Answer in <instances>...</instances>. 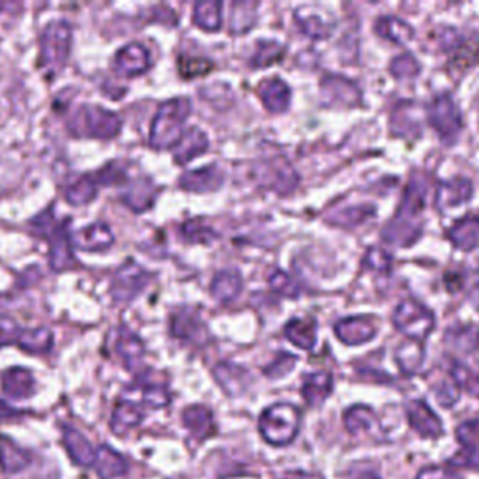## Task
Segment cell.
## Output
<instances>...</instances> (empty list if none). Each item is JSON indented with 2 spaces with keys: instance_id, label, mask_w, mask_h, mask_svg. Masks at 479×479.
Returning <instances> with one entry per match:
<instances>
[{
  "instance_id": "cell-1",
  "label": "cell",
  "mask_w": 479,
  "mask_h": 479,
  "mask_svg": "<svg viewBox=\"0 0 479 479\" xmlns=\"http://www.w3.org/2000/svg\"><path fill=\"white\" fill-rule=\"evenodd\" d=\"M429 189V182L425 175L418 173L410 180L403 203L399 207V212L393 221L388 223L382 236L386 242L393 246H410L412 242L420 238L423 227H421V210L425 205V195Z\"/></svg>"
},
{
  "instance_id": "cell-2",
  "label": "cell",
  "mask_w": 479,
  "mask_h": 479,
  "mask_svg": "<svg viewBox=\"0 0 479 479\" xmlns=\"http://www.w3.org/2000/svg\"><path fill=\"white\" fill-rule=\"evenodd\" d=\"M189 112L191 103L187 98H173L159 105L150 126V146L155 150L175 148L184 135V124Z\"/></svg>"
},
{
  "instance_id": "cell-3",
  "label": "cell",
  "mask_w": 479,
  "mask_h": 479,
  "mask_svg": "<svg viewBox=\"0 0 479 479\" xmlns=\"http://www.w3.org/2000/svg\"><path fill=\"white\" fill-rule=\"evenodd\" d=\"M68 128L77 137L114 139L122 130V120L101 105H81L69 116Z\"/></svg>"
},
{
  "instance_id": "cell-4",
  "label": "cell",
  "mask_w": 479,
  "mask_h": 479,
  "mask_svg": "<svg viewBox=\"0 0 479 479\" xmlns=\"http://www.w3.org/2000/svg\"><path fill=\"white\" fill-rule=\"evenodd\" d=\"M71 25L64 19H55L42 30V39H39V68L48 75L53 77L66 66L71 51Z\"/></svg>"
},
{
  "instance_id": "cell-5",
  "label": "cell",
  "mask_w": 479,
  "mask_h": 479,
  "mask_svg": "<svg viewBox=\"0 0 479 479\" xmlns=\"http://www.w3.org/2000/svg\"><path fill=\"white\" fill-rule=\"evenodd\" d=\"M30 227L48 236L49 240V262L55 271H64L71 270L77 261L73 257V242H71V234L68 232V225L59 223L53 218L51 210H46L39 216H36L30 221Z\"/></svg>"
},
{
  "instance_id": "cell-6",
  "label": "cell",
  "mask_w": 479,
  "mask_h": 479,
  "mask_svg": "<svg viewBox=\"0 0 479 479\" xmlns=\"http://www.w3.org/2000/svg\"><path fill=\"white\" fill-rule=\"evenodd\" d=\"M300 410L289 403H279L266 409L261 416L259 429L264 441L271 446L291 444L300 429Z\"/></svg>"
},
{
  "instance_id": "cell-7",
  "label": "cell",
  "mask_w": 479,
  "mask_h": 479,
  "mask_svg": "<svg viewBox=\"0 0 479 479\" xmlns=\"http://www.w3.org/2000/svg\"><path fill=\"white\" fill-rule=\"evenodd\" d=\"M393 325L414 341H423L434 328V314L416 300H405L397 305Z\"/></svg>"
},
{
  "instance_id": "cell-8",
  "label": "cell",
  "mask_w": 479,
  "mask_h": 479,
  "mask_svg": "<svg viewBox=\"0 0 479 479\" xmlns=\"http://www.w3.org/2000/svg\"><path fill=\"white\" fill-rule=\"evenodd\" d=\"M150 283V273L135 261H126L120 266L111 282V294L116 302L135 300Z\"/></svg>"
},
{
  "instance_id": "cell-9",
  "label": "cell",
  "mask_w": 479,
  "mask_h": 479,
  "mask_svg": "<svg viewBox=\"0 0 479 479\" xmlns=\"http://www.w3.org/2000/svg\"><path fill=\"white\" fill-rule=\"evenodd\" d=\"M427 114H429L431 126L441 133V137L446 143H453L457 139L463 128V122H461V112L455 101L452 100V96L444 94V96L434 98V101L427 109Z\"/></svg>"
},
{
  "instance_id": "cell-10",
  "label": "cell",
  "mask_w": 479,
  "mask_h": 479,
  "mask_svg": "<svg viewBox=\"0 0 479 479\" xmlns=\"http://www.w3.org/2000/svg\"><path fill=\"white\" fill-rule=\"evenodd\" d=\"M259 180L279 193H291L298 186V175L279 155L262 162V167H259Z\"/></svg>"
},
{
  "instance_id": "cell-11",
  "label": "cell",
  "mask_w": 479,
  "mask_h": 479,
  "mask_svg": "<svg viewBox=\"0 0 479 479\" xmlns=\"http://www.w3.org/2000/svg\"><path fill=\"white\" fill-rule=\"evenodd\" d=\"M457 441L463 450L450 461L457 466H468L479 470V421H464L457 427Z\"/></svg>"
},
{
  "instance_id": "cell-12",
  "label": "cell",
  "mask_w": 479,
  "mask_h": 479,
  "mask_svg": "<svg viewBox=\"0 0 479 479\" xmlns=\"http://www.w3.org/2000/svg\"><path fill=\"white\" fill-rule=\"evenodd\" d=\"M171 334L176 339L195 343V345H203L208 341V332H207L205 323L201 321V316L189 309H182L173 314Z\"/></svg>"
},
{
  "instance_id": "cell-13",
  "label": "cell",
  "mask_w": 479,
  "mask_h": 479,
  "mask_svg": "<svg viewBox=\"0 0 479 479\" xmlns=\"http://www.w3.org/2000/svg\"><path fill=\"white\" fill-rule=\"evenodd\" d=\"M150 53L141 44H128L114 55L112 68L120 77H135L150 68Z\"/></svg>"
},
{
  "instance_id": "cell-14",
  "label": "cell",
  "mask_w": 479,
  "mask_h": 479,
  "mask_svg": "<svg viewBox=\"0 0 479 479\" xmlns=\"http://www.w3.org/2000/svg\"><path fill=\"white\" fill-rule=\"evenodd\" d=\"M323 94L326 103H337L345 107L359 105L362 103V92H359L357 85L352 83L350 79L341 75H326L323 79Z\"/></svg>"
},
{
  "instance_id": "cell-15",
  "label": "cell",
  "mask_w": 479,
  "mask_h": 479,
  "mask_svg": "<svg viewBox=\"0 0 479 479\" xmlns=\"http://www.w3.org/2000/svg\"><path fill=\"white\" fill-rule=\"evenodd\" d=\"M71 242L81 251H105L112 246L114 236L107 223H92L71 234Z\"/></svg>"
},
{
  "instance_id": "cell-16",
  "label": "cell",
  "mask_w": 479,
  "mask_h": 479,
  "mask_svg": "<svg viewBox=\"0 0 479 479\" xmlns=\"http://www.w3.org/2000/svg\"><path fill=\"white\" fill-rule=\"evenodd\" d=\"M407 416L416 432H420L425 438H438L444 432L442 421L429 409L425 401H412L407 407Z\"/></svg>"
},
{
  "instance_id": "cell-17",
  "label": "cell",
  "mask_w": 479,
  "mask_h": 479,
  "mask_svg": "<svg viewBox=\"0 0 479 479\" xmlns=\"http://www.w3.org/2000/svg\"><path fill=\"white\" fill-rule=\"evenodd\" d=\"M62 444H64L66 452L69 453V457L75 464L94 466L96 450L87 441V436L83 432H79L77 429H73L69 425H64L62 427Z\"/></svg>"
},
{
  "instance_id": "cell-18",
  "label": "cell",
  "mask_w": 479,
  "mask_h": 479,
  "mask_svg": "<svg viewBox=\"0 0 479 479\" xmlns=\"http://www.w3.org/2000/svg\"><path fill=\"white\" fill-rule=\"evenodd\" d=\"M474 186L466 178H455L450 182H442L436 191V208L450 210L453 207H461L472 198Z\"/></svg>"
},
{
  "instance_id": "cell-19",
  "label": "cell",
  "mask_w": 479,
  "mask_h": 479,
  "mask_svg": "<svg viewBox=\"0 0 479 479\" xmlns=\"http://www.w3.org/2000/svg\"><path fill=\"white\" fill-rule=\"evenodd\" d=\"M335 335L346 345H362L377 335V328L367 316H352L335 326Z\"/></svg>"
},
{
  "instance_id": "cell-20",
  "label": "cell",
  "mask_w": 479,
  "mask_h": 479,
  "mask_svg": "<svg viewBox=\"0 0 479 479\" xmlns=\"http://www.w3.org/2000/svg\"><path fill=\"white\" fill-rule=\"evenodd\" d=\"M223 184V173L218 165L189 171L180 176V187L191 193H212Z\"/></svg>"
},
{
  "instance_id": "cell-21",
  "label": "cell",
  "mask_w": 479,
  "mask_h": 479,
  "mask_svg": "<svg viewBox=\"0 0 479 479\" xmlns=\"http://www.w3.org/2000/svg\"><path fill=\"white\" fill-rule=\"evenodd\" d=\"M98 187L100 184L94 173H87V175H79L69 184H66L62 187V193L66 203H69L71 207H85L90 201H94L98 195Z\"/></svg>"
},
{
  "instance_id": "cell-22",
  "label": "cell",
  "mask_w": 479,
  "mask_h": 479,
  "mask_svg": "<svg viewBox=\"0 0 479 479\" xmlns=\"http://www.w3.org/2000/svg\"><path fill=\"white\" fill-rule=\"evenodd\" d=\"M155 195L157 187L150 178L130 180L128 189L122 193V203L133 212H144L154 205Z\"/></svg>"
},
{
  "instance_id": "cell-23",
  "label": "cell",
  "mask_w": 479,
  "mask_h": 479,
  "mask_svg": "<svg viewBox=\"0 0 479 479\" xmlns=\"http://www.w3.org/2000/svg\"><path fill=\"white\" fill-rule=\"evenodd\" d=\"M259 96L266 109L271 112H283L291 105V89L277 77L266 79V81L259 85Z\"/></svg>"
},
{
  "instance_id": "cell-24",
  "label": "cell",
  "mask_w": 479,
  "mask_h": 479,
  "mask_svg": "<svg viewBox=\"0 0 479 479\" xmlns=\"http://www.w3.org/2000/svg\"><path fill=\"white\" fill-rule=\"evenodd\" d=\"M173 150H175V162L178 165H186L191 162V159L208 150V137L198 128H189L187 132H184V135L180 137V141Z\"/></svg>"
},
{
  "instance_id": "cell-25",
  "label": "cell",
  "mask_w": 479,
  "mask_h": 479,
  "mask_svg": "<svg viewBox=\"0 0 479 479\" xmlns=\"http://www.w3.org/2000/svg\"><path fill=\"white\" fill-rule=\"evenodd\" d=\"M0 384L3 391L12 399H27L34 393L36 382L28 369L25 367H10L0 375Z\"/></svg>"
},
{
  "instance_id": "cell-26",
  "label": "cell",
  "mask_w": 479,
  "mask_h": 479,
  "mask_svg": "<svg viewBox=\"0 0 479 479\" xmlns=\"http://www.w3.org/2000/svg\"><path fill=\"white\" fill-rule=\"evenodd\" d=\"M448 238L452 244L463 251H472L479 248V218L477 216H466L459 219L450 230Z\"/></svg>"
},
{
  "instance_id": "cell-27",
  "label": "cell",
  "mask_w": 479,
  "mask_h": 479,
  "mask_svg": "<svg viewBox=\"0 0 479 479\" xmlns=\"http://www.w3.org/2000/svg\"><path fill=\"white\" fill-rule=\"evenodd\" d=\"M184 425L189 429V432L198 438V441H205V438L212 436L216 432V425H214V416L212 412L203 407V405H193L187 407L182 414Z\"/></svg>"
},
{
  "instance_id": "cell-28",
  "label": "cell",
  "mask_w": 479,
  "mask_h": 479,
  "mask_svg": "<svg viewBox=\"0 0 479 479\" xmlns=\"http://www.w3.org/2000/svg\"><path fill=\"white\" fill-rule=\"evenodd\" d=\"M345 425L352 434L380 436V423L367 407H352L345 412Z\"/></svg>"
},
{
  "instance_id": "cell-29",
  "label": "cell",
  "mask_w": 479,
  "mask_h": 479,
  "mask_svg": "<svg viewBox=\"0 0 479 479\" xmlns=\"http://www.w3.org/2000/svg\"><path fill=\"white\" fill-rule=\"evenodd\" d=\"M116 350L122 357V362L128 369H135L141 362H143V356H144V343L143 339L130 332L128 328H122L118 334V341H116Z\"/></svg>"
},
{
  "instance_id": "cell-30",
  "label": "cell",
  "mask_w": 479,
  "mask_h": 479,
  "mask_svg": "<svg viewBox=\"0 0 479 479\" xmlns=\"http://www.w3.org/2000/svg\"><path fill=\"white\" fill-rule=\"evenodd\" d=\"M375 30L380 37H384V39H388V42H393L397 46H407L414 37V30L409 23H405L403 19H399V17H391V16L380 17L375 25Z\"/></svg>"
},
{
  "instance_id": "cell-31",
  "label": "cell",
  "mask_w": 479,
  "mask_h": 479,
  "mask_svg": "<svg viewBox=\"0 0 479 479\" xmlns=\"http://www.w3.org/2000/svg\"><path fill=\"white\" fill-rule=\"evenodd\" d=\"M296 21L300 23L302 30L311 37H328L332 34L334 23L328 21L321 12H316L311 6H302L296 10Z\"/></svg>"
},
{
  "instance_id": "cell-32",
  "label": "cell",
  "mask_w": 479,
  "mask_h": 479,
  "mask_svg": "<svg viewBox=\"0 0 479 479\" xmlns=\"http://www.w3.org/2000/svg\"><path fill=\"white\" fill-rule=\"evenodd\" d=\"M94 468L98 470V475L101 479H114V477H120V475L126 474L128 463L122 455L116 453L112 448L101 446V448L96 450Z\"/></svg>"
},
{
  "instance_id": "cell-33",
  "label": "cell",
  "mask_w": 479,
  "mask_h": 479,
  "mask_svg": "<svg viewBox=\"0 0 479 479\" xmlns=\"http://www.w3.org/2000/svg\"><path fill=\"white\" fill-rule=\"evenodd\" d=\"M391 128L401 137L418 135L421 130V122H420V116L416 114V103H409V101L399 103L393 111Z\"/></svg>"
},
{
  "instance_id": "cell-34",
  "label": "cell",
  "mask_w": 479,
  "mask_h": 479,
  "mask_svg": "<svg viewBox=\"0 0 479 479\" xmlns=\"http://www.w3.org/2000/svg\"><path fill=\"white\" fill-rule=\"evenodd\" d=\"M240 291H242V275H240L236 270L219 271L210 285L212 296L223 303L236 300Z\"/></svg>"
},
{
  "instance_id": "cell-35",
  "label": "cell",
  "mask_w": 479,
  "mask_h": 479,
  "mask_svg": "<svg viewBox=\"0 0 479 479\" xmlns=\"http://www.w3.org/2000/svg\"><path fill=\"white\" fill-rule=\"evenodd\" d=\"M332 377L328 373H313L305 378L302 395L309 407H318L326 401V397L332 393Z\"/></svg>"
},
{
  "instance_id": "cell-36",
  "label": "cell",
  "mask_w": 479,
  "mask_h": 479,
  "mask_svg": "<svg viewBox=\"0 0 479 479\" xmlns=\"http://www.w3.org/2000/svg\"><path fill=\"white\" fill-rule=\"evenodd\" d=\"M214 377L229 395H240L246 391L250 382L248 373L234 364H219L214 371Z\"/></svg>"
},
{
  "instance_id": "cell-37",
  "label": "cell",
  "mask_w": 479,
  "mask_h": 479,
  "mask_svg": "<svg viewBox=\"0 0 479 479\" xmlns=\"http://www.w3.org/2000/svg\"><path fill=\"white\" fill-rule=\"evenodd\" d=\"M144 414L143 409L132 401H120L114 410H112V418H111V429L116 434H124L126 431L137 427L143 421Z\"/></svg>"
},
{
  "instance_id": "cell-38",
  "label": "cell",
  "mask_w": 479,
  "mask_h": 479,
  "mask_svg": "<svg viewBox=\"0 0 479 479\" xmlns=\"http://www.w3.org/2000/svg\"><path fill=\"white\" fill-rule=\"evenodd\" d=\"M30 464V453L19 448L10 438L3 436L0 438V468L6 474L21 472Z\"/></svg>"
},
{
  "instance_id": "cell-39",
  "label": "cell",
  "mask_w": 479,
  "mask_h": 479,
  "mask_svg": "<svg viewBox=\"0 0 479 479\" xmlns=\"http://www.w3.org/2000/svg\"><path fill=\"white\" fill-rule=\"evenodd\" d=\"M423 356H425L423 345L420 341H414V339L401 343V346L397 348V354H395L397 366L405 375H414L421 367Z\"/></svg>"
},
{
  "instance_id": "cell-40",
  "label": "cell",
  "mask_w": 479,
  "mask_h": 479,
  "mask_svg": "<svg viewBox=\"0 0 479 479\" xmlns=\"http://www.w3.org/2000/svg\"><path fill=\"white\" fill-rule=\"evenodd\" d=\"M17 346L28 354H46L53 346V332L49 328L21 330Z\"/></svg>"
},
{
  "instance_id": "cell-41",
  "label": "cell",
  "mask_w": 479,
  "mask_h": 479,
  "mask_svg": "<svg viewBox=\"0 0 479 479\" xmlns=\"http://www.w3.org/2000/svg\"><path fill=\"white\" fill-rule=\"evenodd\" d=\"M193 21L207 32H216L221 27V3L216 0H205L197 3L193 8Z\"/></svg>"
},
{
  "instance_id": "cell-42",
  "label": "cell",
  "mask_w": 479,
  "mask_h": 479,
  "mask_svg": "<svg viewBox=\"0 0 479 479\" xmlns=\"http://www.w3.org/2000/svg\"><path fill=\"white\" fill-rule=\"evenodd\" d=\"M373 216H375V207L364 205V207H348V208L334 210L326 216V219L339 227H357L371 219Z\"/></svg>"
},
{
  "instance_id": "cell-43",
  "label": "cell",
  "mask_w": 479,
  "mask_h": 479,
  "mask_svg": "<svg viewBox=\"0 0 479 479\" xmlns=\"http://www.w3.org/2000/svg\"><path fill=\"white\" fill-rule=\"evenodd\" d=\"M139 389L143 393V403L150 409H164L169 405L171 395L162 382H152L148 377H141L137 380Z\"/></svg>"
},
{
  "instance_id": "cell-44",
  "label": "cell",
  "mask_w": 479,
  "mask_h": 479,
  "mask_svg": "<svg viewBox=\"0 0 479 479\" xmlns=\"http://www.w3.org/2000/svg\"><path fill=\"white\" fill-rule=\"evenodd\" d=\"M257 21L255 3H234L230 6V32L244 34L250 32Z\"/></svg>"
},
{
  "instance_id": "cell-45",
  "label": "cell",
  "mask_w": 479,
  "mask_h": 479,
  "mask_svg": "<svg viewBox=\"0 0 479 479\" xmlns=\"http://www.w3.org/2000/svg\"><path fill=\"white\" fill-rule=\"evenodd\" d=\"M285 335L300 348H313L316 343V330L313 321L305 318H294L285 326Z\"/></svg>"
},
{
  "instance_id": "cell-46",
  "label": "cell",
  "mask_w": 479,
  "mask_h": 479,
  "mask_svg": "<svg viewBox=\"0 0 479 479\" xmlns=\"http://www.w3.org/2000/svg\"><path fill=\"white\" fill-rule=\"evenodd\" d=\"M446 341L450 346L461 350V352H472L479 346V328L468 326V328H455L450 330L446 335Z\"/></svg>"
},
{
  "instance_id": "cell-47",
  "label": "cell",
  "mask_w": 479,
  "mask_h": 479,
  "mask_svg": "<svg viewBox=\"0 0 479 479\" xmlns=\"http://www.w3.org/2000/svg\"><path fill=\"white\" fill-rule=\"evenodd\" d=\"M94 176H96L100 186H120V184L128 186V182H130L128 169L122 164H118V162L107 164L105 167L96 171Z\"/></svg>"
},
{
  "instance_id": "cell-48",
  "label": "cell",
  "mask_w": 479,
  "mask_h": 479,
  "mask_svg": "<svg viewBox=\"0 0 479 479\" xmlns=\"http://www.w3.org/2000/svg\"><path fill=\"white\" fill-rule=\"evenodd\" d=\"M182 234L186 240H189V242H197V244H208L212 242V240H216V230L208 225H205L201 219H193V221H187L184 227H182Z\"/></svg>"
},
{
  "instance_id": "cell-49",
  "label": "cell",
  "mask_w": 479,
  "mask_h": 479,
  "mask_svg": "<svg viewBox=\"0 0 479 479\" xmlns=\"http://www.w3.org/2000/svg\"><path fill=\"white\" fill-rule=\"evenodd\" d=\"M282 57H283V46H279L275 42H261L257 46L253 59H251V66L253 68H266V66L277 62Z\"/></svg>"
},
{
  "instance_id": "cell-50",
  "label": "cell",
  "mask_w": 479,
  "mask_h": 479,
  "mask_svg": "<svg viewBox=\"0 0 479 479\" xmlns=\"http://www.w3.org/2000/svg\"><path fill=\"white\" fill-rule=\"evenodd\" d=\"M453 382L470 393L479 395V369L464 366V364H455L453 366Z\"/></svg>"
},
{
  "instance_id": "cell-51",
  "label": "cell",
  "mask_w": 479,
  "mask_h": 479,
  "mask_svg": "<svg viewBox=\"0 0 479 479\" xmlns=\"http://www.w3.org/2000/svg\"><path fill=\"white\" fill-rule=\"evenodd\" d=\"M212 68H214V64L207 59H193V57H180L178 59V71L186 79L207 75Z\"/></svg>"
},
{
  "instance_id": "cell-52",
  "label": "cell",
  "mask_w": 479,
  "mask_h": 479,
  "mask_svg": "<svg viewBox=\"0 0 479 479\" xmlns=\"http://www.w3.org/2000/svg\"><path fill=\"white\" fill-rule=\"evenodd\" d=\"M270 287L279 294L287 298H296L300 294V287L293 282V277L287 275L285 271L277 270L270 275Z\"/></svg>"
},
{
  "instance_id": "cell-53",
  "label": "cell",
  "mask_w": 479,
  "mask_h": 479,
  "mask_svg": "<svg viewBox=\"0 0 479 479\" xmlns=\"http://www.w3.org/2000/svg\"><path fill=\"white\" fill-rule=\"evenodd\" d=\"M389 69L397 79H412L420 73V64L412 55L405 53V55H399L397 59H393Z\"/></svg>"
},
{
  "instance_id": "cell-54",
  "label": "cell",
  "mask_w": 479,
  "mask_h": 479,
  "mask_svg": "<svg viewBox=\"0 0 479 479\" xmlns=\"http://www.w3.org/2000/svg\"><path fill=\"white\" fill-rule=\"evenodd\" d=\"M296 366V357L293 354H287V352H282L277 357H275V362H271L264 373L266 377L270 378H277V377H285L293 367Z\"/></svg>"
},
{
  "instance_id": "cell-55",
  "label": "cell",
  "mask_w": 479,
  "mask_h": 479,
  "mask_svg": "<svg viewBox=\"0 0 479 479\" xmlns=\"http://www.w3.org/2000/svg\"><path fill=\"white\" fill-rule=\"evenodd\" d=\"M479 62V42L472 44V42H466V44H461L457 46V57H455V64L459 66V69H466L474 64Z\"/></svg>"
},
{
  "instance_id": "cell-56",
  "label": "cell",
  "mask_w": 479,
  "mask_h": 479,
  "mask_svg": "<svg viewBox=\"0 0 479 479\" xmlns=\"http://www.w3.org/2000/svg\"><path fill=\"white\" fill-rule=\"evenodd\" d=\"M434 393L442 407H453L459 401V386L453 380H444L441 386H436Z\"/></svg>"
},
{
  "instance_id": "cell-57",
  "label": "cell",
  "mask_w": 479,
  "mask_h": 479,
  "mask_svg": "<svg viewBox=\"0 0 479 479\" xmlns=\"http://www.w3.org/2000/svg\"><path fill=\"white\" fill-rule=\"evenodd\" d=\"M366 266H369L371 270L388 273L391 270V257L386 251H382L380 248H373L366 255Z\"/></svg>"
},
{
  "instance_id": "cell-58",
  "label": "cell",
  "mask_w": 479,
  "mask_h": 479,
  "mask_svg": "<svg viewBox=\"0 0 479 479\" xmlns=\"http://www.w3.org/2000/svg\"><path fill=\"white\" fill-rule=\"evenodd\" d=\"M19 326L14 321V318L6 316V314H0V345H8L17 341L19 337Z\"/></svg>"
},
{
  "instance_id": "cell-59",
  "label": "cell",
  "mask_w": 479,
  "mask_h": 479,
  "mask_svg": "<svg viewBox=\"0 0 479 479\" xmlns=\"http://www.w3.org/2000/svg\"><path fill=\"white\" fill-rule=\"evenodd\" d=\"M416 479H463L455 470L446 466H427L423 468Z\"/></svg>"
},
{
  "instance_id": "cell-60",
  "label": "cell",
  "mask_w": 479,
  "mask_h": 479,
  "mask_svg": "<svg viewBox=\"0 0 479 479\" xmlns=\"http://www.w3.org/2000/svg\"><path fill=\"white\" fill-rule=\"evenodd\" d=\"M19 414V410L12 409L10 405H6L5 401H0V420H8V418H16Z\"/></svg>"
}]
</instances>
